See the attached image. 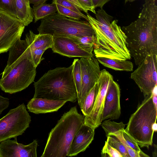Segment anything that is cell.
I'll return each instance as SVG.
<instances>
[{
	"label": "cell",
	"mask_w": 157,
	"mask_h": 157,
	"mask_svg": "<svg viewBox=\"0 0 157 157\" xmlns=\"http://www.w3.org/2000/svg\"><path fill=\"white\" fill-rule=\"evenodd\" d=\"M138 19L121 28L126 46L139 65L150 54L157 55V6L155 0H145Z\"/></svg>",
	"instance_id": "cell-1"
},
{
	"label": "cell",
	"mask_w": 157,
	"mask_h": 157,
	"mask_svg": "<svg viewBox=\"0 0 157 157\" xmlns=\"http://www.w3.org/2000/svg\"><path fill=\"white\" fill-rule=\"evenodd\" d=\"M96 19L88 13V21L95 33L96 44L94 48L95 56L117 60H128L131 56L126 46L125 34L117 25V20L112 21L113 17L102 9H99Z\"/></svg>",
	"instance_id": "cell-2"
},
{
	"label": "cell",
	"mask_w": 157,
	"mask_h": 157,
	"mask_svg": "<svg viewBox=\"0 0 157 157\" xmlns=\"http://www.w3.org/2000/svg\"><path fill=\"white\" fill-rule=\"evenodd\" d=\"M19 38L10 48L7 64L0 79V87L6 93H15L27 88L34 80L36 68L25 40Z\"/></svg>",
	"instance_id": "cell-3"
},
{
	"label": "cell",
	"mask_w": 157,
	"mask_h": 157,
	"mask_svg": "<svg viewBox=\"0 0 157 157\" xmlns=\"http://www.w3.org/2000/svg\"><path fill=\"white\" fill-rule=\"evenodd\" d=\"M73 65L49 70L34 83L33 98L75 102L77 94L73 75Z\"/></svg>",
	"instance_id": "cell-4"
},
{
	"label": "cell",
	"mask_w": 157,
	"mask_h": 157,
	"mask_svg": "<svg viewBox=\"0 0 157 157\" xmlns=\"http://www.w3.org/2000/svg\"><path fill=\"white\" fill-rule=\"evenodd\" d=\"M84 117L78 113L76 106L63 113L50 132L41 157L67 156L73 138L84 123Z\"/></svg>",
	"instance_id": "cell-5"
},
{
	"label": "cell",
	"mask_w": 157,
	"mask_h": 157,
	"mask_svg": "<svg viewBox=\"0 0 157 157\" xmlns=\"http://www.w3.org/2000/svg\"><path fill=\"white\" fill-rule=\"evenodd\" d=\"M144 97L131 115L124 130L138 145L148 148L153 143L154 132L152 127L156 122L157 110L153 102L151 93Z\"/></svg>",
	"instance_id": "cell-6"
},
{
	"label": "cell",
	"mask_w": 157,
	"mask_h": 157,
	"mask_svg": "<svg viewBox=\"0 0 157 157\" xmlns=\"http://www.w3.org/2000/svg\"><path fill=\"white\" fill-rule=\"evenodd\" d=\"M37 30L40 34L52 36H95L94 30L89 22L68 18L56 13L41 20Z\"/></svg>",
	"instance_id": "cell-7"
},
{
	"label": "cell",
	"mask_w": 157,
	"mask_h": 157,
	"mask_svg": "<svg viewBox=\"0 0 157 157\" xmlns=\"http://www.w3.org/2000/svg\"><path fill=\"white\" fill-rule=\"evenodd\" d=\"M31 121L24 103L10 109L0 119V143L22 135Z\"/></svg>",
	"instance_id": "cell-8"
},
{
	"label": "cell",
	"mask_w": 157,
	"mask_h": 157,
	"mask_svg": "<svg viewBox=\"0 0 157 157\" xmlns=\"http://www.w3.org/2000/svg\"><path fill=\"white\" fill-rule=\"evenodd\" d=\"M157 55H148L131 74V78L136 83L145 97L151 94L157 85Z\"/></svg>",
	"instance_id": "cell-9"
},
{
	"label": "cell",
	"mask_w": 157,
	"mask_h": 157,
	"mask_svg": "<svg viewBox=\"0 0 157 157\" xmlns=\"http://www.w3.org/2000/svg\"><path fill=\"white\" fill-rule=\"evenodd\" d=\"M25 27L19 19L0 10V53L9 50L21 38Z\"/></svg>",
	"instance_id": "cell-10"
},
{
	"label": "cell",
	"mask_w": 157,
	"mask_h": 157,
	"mask_svg": "<svg viewBox=\"0 0 157 157\" xmlns=\"http://www.w3.org/2000/svg\"><path fill=\"white\" fill-rule=\"evenodd\" d=\"M113 79V76L107 71L103 69L100 71L97 81L98 92L94 105L90 113L84 117V124L96 129L100 125L104 109L105 98L110 82Z\"/></svg>",
	"instance_id": "cell-11"
},
{
	"label": "cell",
	"mask_w": 157,
	"mask_h": 157,
	"mask_svg": "<svg viewBox=\"0 0 157 157\" xmlns=\"http://www.w3.org/2000/svg\"><path fill=\"white\" fill-rule=\"evenodd\" d=\"M79 61L81 71L82 83L80 95L77 100L81 109L86 95L98 81L101 70L98 62L94 56L81 58Z\"/></svg>",
	"instance_id": "cell-12"
},
{
	"label": "cell",
	"mask_w": 157,
	"mask_h": 157,
	"mask_svg": "<svg viewBox=\"0 0 157 157\" xmlns=\"http://www.w3.org/2000/svg\"><path fill=\"white\" fill-rule=\"evenodd\" d=\"M53 45L51 48L53 52L69 57L90 58L94 56L90 53L82 49L67 35H53Z\"/></svg>",
	"instance_id": "cell-13"
},
{
	"label": "cell",
	"mask_w": 157,
	"mask_h": 157,
	"mask_svg": "<svg viewBox=\"0 0 157 157\" xmlns=\"http://www.w3.org/2000/svg\"><path fill=\"white\" fill-rule=\"evenodd\" d=\"M17 137L13 140H8L0 144V157H37L38 146L36 140L27 145L19 143Z\"/></svg>",
	"instance_id": "cell-14"
},
{
	"label": "cell",
	"mask_w": 157,
	"mask_h": 157,
	"mask_svg": "<svg viewBox=\"0 0 157 157\" xmlns=\"http://www.w3.org/2000/svg\"><path fill=\"white\" fill-rule=\"evenodd\" d=\"M120 89L113 79L109 84L105 100L102 121L108 119H117L120 116Z\"/></svg>",
	"instance_id": "cell-15"
},
{
	"label": "cell",
	"mask_w": 157,
	"mask_h": 157,
	"mask_svg": "<svg viewBox=\"0 0 157 157\" xmlns=\"http://www.w3.org/2000/svg\"><path fill=\"white\" fill-rule=\"evenodd\" d=\"M95 129L84 123L74 136L68 156H76L85 151L94 139Z\"/></svg>",
	"instance_id": "cell-16"
},
{
	"label": "cell",
	"mask_w": 157,
	"mask_h": 157,
	"mask_svg": "<svg viewBox=\"0 0 157 157\" xmlns=\"http://www.w3.org/2000/svg\"><path fill=\"white\" fill-rule=\"evenodd\" d=\"M67 101L42 98H33L27 105L29 111L36 114L57 111Z\"/></svg>",
	"instance_id": "cell-17"
},
{
	"label": "cell",
	"mask_w": 157,
	"mask_h": 157,
	"mask_svg": "<svg viewBox=\"0 0 157 157\" xmlns=\"http://www.w3.org/2000/svg\"><path fill=\"white\" fill-rule=\"evenodd\" d=\"M25 40L31 49H40L46 50L53 45V36L50 34H35L31 30L26 35Z\"/></svg>",
	"instance_id": "cell-18"
},
{
	"label": "cell",
	"mask_w": 157,
	"mask_h": 157,
	"mask_svg": "<svg viewBox=\"0 0 157 157\" xmlns=\"http://www.w3.org/2000/svg\"><path fill=\"white\" fill-rule=\"evenodd\" d=\"M98 62L104 66L116 71H131L133 70V63L127 60H117L107 58H96Z\"/></svg>",
	"instance_id": "cell-19"
},
{
	"label": "cell",
	"mask_w": 157,
	"mask_h": 157,
	"mask_svg": "<svg viewBox=\"0 0 157 157\" xmlns=\"http://www.w3.org/2000/svg\"><path fill=\"white\" fill-rule=\"evenodd\" d=\"M17 18L27 26L33 19L32 9L26 0H15Z\"/></svg>",
	"instance_id": "cell-20"
},
{
	"label": "cell",
	"mask_w": 157,
	"mask_h": 157,
	"mask_svg": "<svg viewBox=\"0 0 157 157\" xmlns=\"http://www.w3.org/2000/svg\"><path fill=\"white\" fill-rule=\"evenodd\" d=\"M32 9L34 22H36L48 16L52 15L57 11L56 4L42 3L33 5Z\"/></svg>",
	"instance_id": "cell-21"
},
{
	"label": "cell",
	"mask_w": 157,
	"mask_h": 157,
	"mask_svg": "<svg viewBox=\"0 0 157 157\" xmlns=\"http://www.w3.org/2000/svg\"><path fill=\"white\" fill-rule=\"evenodd\" d=\"M98 91L99 86L97 82L86 95L83 101L81 109L84 116L88 115L91 111Z\"/></svg>",
	"instance_id": "cell-22"
},
{
	"label": "cell",
	"mask_w": 157,
	"mask_h": 157,
	"mask_svg": "<svg viewBox=\"0 0 157 157\" xmlns=\"http://www.w3.org/2000/svg\"><path fill=\"white\" fill-rule=\"evenodd\" d=\"M67 35L72 39L82 49L92 53L96 44L95 36H77Z\"/></svg>",
	"instance_id": "cell-23"
},
{
	"label": "cell",
	"mask_w": 157,
	"mask_h": 157,
	"mask_svg": "<svg viewBox=\"0 0 157 157\" xmlns=\"http://www.w3.org/2000/svg\"><path fill=\"white\" fill-rule=\"evenodd\" d=\"M115 136L122 143H125L127 145L137 152L140 157H149L141 150L135 140L125 131L124 129L122 130V131H120L115 135Z\"/></svg>",
	"instance_id": "cell-24"
},
{
	"label": "cell",
	"mask_w": 157,
	"mask_h": 157,
	"mask_svg": "<svg viewBox=\"0 0 157 157\" xmlns=\"http://www.w3.org/2000/svg\"><path fill=\"white\" fill-rule=\"evenodd\" d=\"M72 64L73 65V75L76 89L78 98L80 95L82 83L81 71L79 59H75Z\"/></svg>",
	"instance_id": "cell-25"
},
{
	"label": "cell",
	"mask_w": 157,
	"mask_h": 157,
	"mask_svg": "<svg viewBox=\"0 0 157 157\" xmlns=\"http://www.w3.org/2000/svg\"><path fill=\"white\" fill-rule=\"evenodd\" d=\"M101 124L106 137L110 134L124 129L125 127V124L122 122L117 123L110 120L104 121Z\"/></svg>",
	"instance_id": "cell-26"
},
{
	"label": "cell",
	"mask_w": 157,
	"mask_h": 157,
	"mask_svg": "<svg viewBox=\"0 0 157 157\" xmlns=\"http://www.w3.org/2000/svg\"><path fill=\"white\" fill-rule=\"evenodd\" d=\"M0 10L17 18L15 0H0Z\"/></svg>",
	"instance_id": "cell-27"
},
{
	"label": "cell",
	"mask_w": 157,
	"mask_h": 157,
	"mask_svg": "<svg viewBox=\"0 0 157 157\" xmlns=\"http://www.w3.org/2000/svg\"><path fill=\"white\" fill-rule=\"evenodd\" d=\"M57 10V13L67 18L80 20L84 18L88 21V18L87 15L83 13L80 14L70 9L64 7L60 5L55 4Z\"/></svg>",
	"instance_id": "cell-28"
},
{
	"label": "cell",
	"mask_w": 157,
	"mask_h": 157,
	"mask_svg": "<svg viewBox=\"0 0 157 157\" xmlns=\"http://www.w3.org/2000/svg\"><path fill=\"white\" fill-rule=\"evenodd\" d=\"M106 142L111 146L117 150L123 157H130L123 144L116 136H108Z\"/></svg>",
	"instance_id": "cell-29"
},
{
	"label": "cell",
	"mask_w": 157,
	"mask_h": 157,
	"mask_svg": "<svg viewBox=\"0 0 157 157\" xmlns=\"http://www.w3.org/2000/svg\"><path fill=\"white\" fill-rule=\"evenodd\" d=\"M101 157H123L116 149L110 145L105 141L101 153Z\"/></svg>",
	"instance_id": "cell-30"
},
{
	"label": "cell",
	"mask_w": 157,
	"mask_h": 157,
	"mask_svg": "<svg viewBox=\"0 0 157 157\" xmlns=\"http://www.w3.org/2000/svg\"><path fill=\"white\" fill-rule=\"evenodd\" d=\"M52 4H59L79 13H82L78 7L67 0H52Z\"/></svg>",
	"instance_id": "cell-31"
},
{
	"label": "cell",
	"mask_w": 157,
	"mask_h": 157,
	"mask_svg": "<svg viewBox=\"0 0 157 157\" xmlns=\"http://www.w3.org/2000/svg\"><path fill=\"white\" fill-rule=\"evenodd\" d=\"M30 50L33 61L36 67L40 63L42 56L45 50L39 48L30 49Z\"/></svg>",
	"instance_id": "cell-32"
},
{
	"label": "cell",
	"mask_w": 157,
	"mask_h": 157,
	"mask_svg": "<svg viewBox=\"0 0 157 157\" xmlns=\"http://www.w3.org/2000/svg\"><path fill=\"white\" fill-rule=\"evenodd\" d=\"M79 3L84 10V12L88 14L89 11L94 14L96 13L92 0H78Z\"/></svg>",
	"instance_id": "cell-33"
},
{
	"label": "cell",
	"mask_w": 157,
	"mask_h": 157,
	"mask_svg": "<svg viewBox=\"0 0 157 157\" xmlns=\"http://www.w3.org/2000/svg\"><path fill=\"white\" fill-rule=\"evenodd\" d=\"M9 99L7 98L4 97L0 95V114L9 106Z\"/></svg>",
	"instance_id": "cell-34"
},
{
	"label": "cell",
	"mask_w": 157,
	"mask_h": 157,
	"mask_svg": "<svg viewBox=\"0 0 157 157\" xmlns=\"http://www.w3.org/2000/svg\"><path fill=\"white\" fill-rule=\"evenodd\" d=\"M111 0H92L95 8L99 7L102 8L104 5Z\"/></svg>",
	"instance_id": "cell-35"
},
{
	"label": "cell",
	"mask_w": 157,
	"mask_h": 157,
	"mask_svg": "<svg viewBox=\"0 0 157 157\" xmlns=\"http://www.w3.org/2000/svg\"><path fill=\"white\" fill-rule=\"evenodd\" d=\"M152 99L155 109L157 110V85L153 89L152 92Z\"/></svg>",
	"instance_id": "cell-36"
},
{
	"label": "cell",
	"mask_w": 157,
	"mask_h": 157,
	"mask_svg": "<svg viewBox=\"0 0 157 157\" xmlns=\"http://www.w3.org/2000/svg\"><path fill=\"white\" fill-rule=\"evenodd\" d=\"M48 0H29V2L30 4L36 5L45 3Z\"/></svg>",
	"instance_id": "cell-37"
},
{
	"label": "cell",
	"mask_w": 157,
	"mask_h": 157,
	"mask_svg": "<svg viewBox=\"0 0 157 157\" xmlns=\"http://www.w3.org/2000/svg\"><path fill=\"white\" fill-rule=\"evenodd\" d=\"M78 7L81 11L84 12V10L79 3L78 0H67Z\"/></svg>",
	"instance_id": "cell-38"
},
{
	"label": "cell",
	"mask_w": 157,
	"mask_h": 157,
	"mask_svg": "<svg viewBox=\"0 0 157 157\" xmlns=\"http://www.w3.org/2000/svg\"><path fill=\"white\" fill-rule=\"evenodd\" d=\"M152 129L154 132H156L157 130V124L156 122H155L152 125Z\"/></svg>",
	"instance_id": "cell-39"
},
{
	"label": "cell",
	"mask_w": 157,
	"mask_h": 157,
	"mask_svg": "<svg viewBox=\"0 0 157 157\" xmlns=\"http://www.w3.org/2000/svg\"><path fill=\"white\" fill-rule=\"evenodd\" d=\"M154 146H155V151L154 152H153V156H155H155H156V157L157 155H157V146L155 144L154 145Z\"/></svg>",
	"instance_id": "cell-40"
},
{
	"label": "cell",
	"mask_w": 157,
	"mask_h": 157,
	"mask_svg": "<svg viewBox=\"0 0 157 157\" xmlns=\"http://www.w3.org/2000/svg\"><path fill=\"white\" fill-rule=\"evenodd\" d=\"M136 0H125V3H126L127 2L129 1L130 2H133Z\"/></svg>",
	"instance_id": "cell-41"
},
{
	"label": "cell",
	"mask_w": 157,
	"mask_h": 157,
	"mask_svg": "<svg viewBox=\"0 0 157 157\" xmlns=\"http://www.w3.org/2000/svg\"><path fill=\"white\" fill-rule=\"evenodd\" d=\"M27 0V1L29 3V0Z\"/></svg>",
	"instance_id": "cell-42"
}]
</instances>
